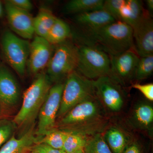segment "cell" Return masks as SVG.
<instances>
[{"label": "cell", "instance_id": "6da1fadb", "mask_svg": "<svg viewBox=\"0 0 153 153\" xmlns=\"http://www.w3.org/2000/svg\"><path fill=\"white\" fill-rule=\"evenodd\" d=\"M109 124L107 113L95 95L72 108L60 119L56 127L90 137L102 133Z\"/></svg>", "mask_w": 153, "mask_h": 153}, {"label": "cell", "instance_id": "7a4b0ae2", "mask_svg": "<svg viewBox=\"0 0 153 153\" xmlns=\"http://www.w3.org/2000/svg\"><path fill=\"white\" fill-rule=\"evenodd\" d=\"M109 56L119 55L134 49L133 30L130 26L121 21H115L86 36Z\"/></svg>", "mask_w": 153, "mask_h": 153}, {"label": "cell", "instance_id": "3957f363", "mask_svg": "<svg viewBox=\"0 0 153 153\" xmlns=\"http://www.w3.org/2000/svg\"><path fill=\"white\" fill-rule=\"evenodd\" d=\"M52 84L46 73L36 75L33 83L24 93L22 106L13 120L17 127L33 123L38 117Z\"/></svg>", "mask_w": 153, "mask_h": 153}, {"label": "cell", "instance_id": "277c9868", "mask_svg": "<svg viewBox=\"0 0 153 153\" xmlns=\"http://www.w3.org/2000/svg\"><path fill=\"white\" fill-rule=\"evenodd\" d=\"M88 42L89 43L77 46L78 63L76 71L91 80L109 75V55L95 44Z\"/></svg>", "mask_w": 153, "mask_h": 153}, {"label": "cell", "instance_id": "5b68a950", "mask_svg": "<svg viewBox=\"0 0 153 153\" xmlns=\"http://www.w3.org/2000/svg\"><path fill=\"white\" fill-rule=\"evenodd\" d=\"M56 46L46 73L51 82L55 83L63 82L76 70L78 63L77 46L68 40Z\"/></svg>", "mask_w": 153, "mask_h": 153}, {"label": "cell", "instance_id": "8992f818", "mask_svg": "<svg viewBox=\"0 0 153 153\" xmlns=\"http://www.w3.org/2000/svg\"><path fill=\"white\" fill-rule=\"evenodd\" d=\"M95 95L93 80L88 79L76 70L71 72L64 82L57 119H60L76 105Z\"/></svg>", "mask_w": 153, "mask_h": 153}, {"label": "cell", "instance_id": "52a82bcc", "mask_svg": "<svg viewBox=\"0 0 153 153\" xmlns=\"http://www.w3.org/2000/svg\"><path fill=\"white\" fill-rule=\"evenodd\" d=\"M1 44L7 63L19 76H24L30 55V42L6 30L2 35Z\"/></svg>", "mask_w": 153, "mask_h": 153}, {"label": "cell", "instance_id": "ba28073f", "mask_svg": "<svg viewBox=\"0 0 153 153\" xmlns=\"http://www.w3.org/2000/svg\"><path fill=\"white\" fill-rule=\"evenodd\" d=\"M93 82L96 96L107 114L120 113L126 102L124 87L108 75L101 76Z\"/></svg>", "mask_w": 153, "mask_h": 153}, {"label": "cell", "instance_id": "9c48e42d", "mask_svg": "<svg viewBox=\"0 0 153 153\" xmlns=\"http://www.w3.org/2000/svg\"><path fill=\"white\" fill-rule=\"evenodd\" d=\"M63 87L64 82H61L55 83L50 88L38 113V126L35 131L37 136L43 137L56 128Z\"/></svg>", "mask_w": 153, "mask_h": 153}, {"label": "cell", "instance_id": "30bf717a", "mask_svg": "<svg viewBox=\"0 0 153 153\" xmlns=\"http://www.w3.org/2000/svg\"><path fill=\"white\" fill-rule=\"evenodd\" d=\"M109 57L110 70L108 76L123 87L131 83L140 58L135 50L131 49L120 55Z\"/></svg>", "mask_w": 153, "mask_h": 153}, {"label": "cell", "instance_id": "8fae6325", "mask_svg": "<svg viewBox=\"0 0 153 153\" xmlns=\"http://www.w3.org/2000/svg\"><path fill=\"white\" fill-rule=\"evenodd\" d=\"M126 123L129 128L152 138L153 134V106L151 102L139 101L130 110Z\"/></svg>", "mask_w": 153, "mask_h": 153}, {"label": "cell", "instance_id": "7c38bea8", "mask_svg": "<svg viewBox=\"0 0 153 153\" xmlns=\"http://www.w3.org/2000/svg\"><path fill=\"white\" fill-rule=\"evenodd\" d=\"M53 45L45 38L36 36L30 43L27 69L32 75H37L47 67L53 54Z\"/></svg>", "mask_w": 153, "mask_h": 153}, {"label": "cell", "instance_id": "4fadbf2b", "mask_svg": "<svg viewBox=\"0 0 153 153\" xmlns=\"http://www.w3.org/2000/svg\"><path fill=\"white\" fill-rule=\"evenodd\" d=\"M5 10L11 30L20 38L29 40L33 38L34 32L33 19L30 13L14 7L6 1Z\"/></svg>", "mask_w": 153, "mask_h": 153}, {"label": "cell", "instance_id": "5bb4252c", "mask_svg": "<svg viewBox=\"0 0 153 153\" xmlns=\"http://www.w3.org/2000/svg\"><path fill=\"white\" fill-rule=\"evenodd\" d=\"M133 28L136 52L140 57L153 55V22L148 12Z\"/></svg>", "mask_w": 153, "mask_h": 153}, {"label": "cell", "instance_id": "9a60e30c", "mask_svg": "<svg viewBox=\"0 0 153 153\" xmlns=\"http://www.w3.org/2000/svg\"><path fill=\"white\" fill-rule=\"evenodd\" d=\"M20 97L17 79L7 67L0 66V104L4 107H13L17 104Z\"/></svg>", "mask_w": 153, "mask_h": 153}, {"label": "cell", "instance_id": "2e32d148", "mask_svg": "<svg viewBox=\"0 0 153 153\" xmlns=\"http://www.w3.org/2000/svg\"><path fill=\"white\" fill-rule=\"evenodd\" d=\"M75 20L86 32V36L116 21L110 14L102 9L77 14Z\"/></svg>", "mask_w": 153, "mask_h": 153}, {"label": "cell", "instance_id": "e0dca14e", "mask_svg": "<svg viewBox=\"0 0 153 153\" xmlns=\"http://www.w3.org/2000/svg\"><path fill=\"white\" fill-rule=\"evenodd\" d=\"M102 134L112 153H122L133 135L130 131L117 124H109Z\"/></svg>", "mask_w": 153, "mask_h": 153}, {"label": "cell", "instance_id": "ac0fdd59", "mask_svg": "<svg viewBox=\"0 0 153 153\" xmlns=\"http://www.w3.org/2000/svg\"><path fill=\"white\" fill-rule=\"evenodd\" d=\"M34 126L21 137L13 136L0 149V153H29L37 142Z\"/></svg>", "mask_w": 153, "mask_h": 153}, {"label": "cell", "instance_id": "d6986e66", "mask_svg": "<svg viewBox=\"0 0 153 153\" xmlns=\"http://www.w3.org/2000/svg\"><path fill=\"white\" fill-rule=\"evenodd\" d=\"M145 13L143 2L139 0H126L121 9L118 20L133 27Z\"/></svg>", "mask_w": 153, "mask_h": 153}, {"label": "cell", "instance_id": "ffe728a7", "mask_svg": "<svg viewBox=\"0 0 153 153\" xmlns=\"http://www.w3.org/2000/svg\"><path fill=\"white\" fill-rule=\"evenodd\" d=\"M57 18L49 9H41L33 19L35 33L37 36L46 39Z\"/></svg>", "mask_w": 153, "mask_h": 153}, {"label": "cell", "instance_id": "44dd1931", "mask_svg": "<svg viewBox=\"0 0 153 153\" xmlns=\"http://www.w3.org/2000/svg\"><path fill=\"white\" fill-rule=\"evenodd\" d=\"M103 0H71L64 7L65 13L79 14L102 9Z\"/></svg>", "mask_w": 153, "mask_h": 153}, {"label": "cell", "instance_id": "7402d4cb", "mask_svg": "<svg viewBox=\"0 0 153 153\" xmlns=\"http://www.w3.org/2000/svg\"><path fill=\"white\" fill-rule=\"evenodd\" d=\"M71 34V29L68 24L57 18L46 39L53 46H56L67 40Z\"/></svg>", "mask_w": 153, "mask_h": 153}, {"label": "cell", "instance_id": "603a6c76", "mask_svg": "<svg viewBox=\"0 0 153 153\" xmlns=\"http://www.w3.org/2000/svg\"><path fill=\"white\" fill-rule=\"evenodd\" d=\"M68 134L67 131L55 128L38 139L36 143H43L55 149H62Z\"/></svg>", "mask_w": 153, "mask_h": 153}, {"label": "cell", "instance_id": "cb8c5ba5", "mask_svg": "<svg viewBox=\"0 0 153 153\" xmlns=\"http://www.w3.org/2000/svg\"><path fill=\"white\" fill-rule=\"evenodd\" d=\"M67 131L68 134L64 141L62 150L68 153L83 149L89 137L78 132Z\"/></svg>", "mask_w": 153, "mask_h": 153}, {"label": "cell", "instance_id": "d4e9b609", "mask_svg": "<svg viewBox=\"0 0 153 153\" xmlns=\"http://www.w3.org/2000/svg\"><path fill=\"white\" fill-rule=\"evenodd\" d=\"M83 151L84 153H112L105 143L102 133L88 137Z\"/></svg>", "mask_w": 153, "mask_h": 153}, {"label": "cell", "instance_id": "484cf974", "mask_svg": "<svg viewBox=\"0 0 153 153\" xmlns=\"http://www.w3.org/2000/svg\"><path fill=\"white\" fill-rule=\"evenodd\" d=\"M153 55L140 57L135 71L134 80L141 81L147 79L152 74Z\"/></svg>", "mask_w": 153, "mask_h": 153}, {"label": "cell", "instance_id": "4316f807", "mask_svg": "<svg viewBox=\"0 0 153 153\" xmlns=\"http://www.w3.org/2000/svg\"><path fill=\"white\" fill-rule=\"evenodd\" d=\"M17 127L13 120L0 119V149L15 135Z\"/></svg>", "mask_w": 153, "mask_h": 153}, {"label": "cell", "instance_id": "83f0119b", "mask_svg": "<svg viewBox=\"0 0 153 153\" xmlns=\"http://www.w3.org/2000/svg\"><path fill=\"white\" fill-rule=\"evenodd\" d=\"M126 0H105L102 9L110 14L116 21L118 20L120 12Z\"/></svg>", "mask_w": 153, "mask_h": 153}, {"label": "cell", "instance_id": "f1b7e54d", "mask_svg": "<svg viewBox=\"0 0 153 153\" xmlns=\"http://www.w3.org/2000/svg\"><path fill=\"white\" fill-rule=\"evenodd\" d=\"M122 153H145L144 146L140 139L133 135Z\"/></svg>", "mask_w": 153, "mask_h": 153}, {"label": "cell", "instance_id": "f546056e", "mask_svg": "<svg viewBox=\"0 0 153 153\" xmlns=\"http://www.w3.org/2000/svg\"><path fill=\"white\" fill-rule=\"evenodd\" d=\"M131 87L140 91L148 101L153 102V83L142 84L138 82H136L132 84Z\"/></svg>", "mask_w": 153, "mask_h": 153}, {"label": "cell", "instance_id": "4dcf8cb0", "mask_svg": "<svg viewBox=\"0 0 153 153\" xmlns=\"http://www.w3.org/2000/svg\"><path fill=\"white\" fill-rule=\"evenodd\" d=\"M31 150L38 153H66L62 149H55L43 143H38L33 146Z\"/></svg>", "mask_w": 153, "mask_h": 153}, {"label": "cell", "instance_id": "1f68e13d", "mask_svg": "<svg viewBox=\"0 0 153 153\" xmlns=\"http://www.w3.org/2000/svg\"><path fill=\"white\" fill-rule=\"evenodd\" d=\"M10 4L17 8L30 13L33 9V3L29 0H9Z\"/></svg>", "mask_w": 153, "mask_h": 153}, {"label": "cell", "instance_id": "d6a6232c", "mask_svg": "<svg viewBox=\"0 0 153 153\" xmlns=\"http://www.w3.org/2000/svg\"><path fill=\"white\" fill-rule=\"evenodd\" d=\"M148 13L152 16L153 13V0H147L146 1Z\"/></svg>", "mask_w": 153, "mask_h": 153}, {"label": "cell", "instance_id": "836d02e7", "mask_svg": "<svg viewBox=\"0 0 153 153\" xmlns=\"http://www.w3.org/2000/svg\"><path fill=\"white\" fill-rule=\"evenodd\" d=\"M3 14H4V7L2 3L0 1V19H1L3 17Z\"/></svg>", "mask_w": 153, "mask_h": 153}, {"label": "cell", "instance_id": "e575fe53", "mask_svg": "<svg viewBox=\"0 0 153 153\" xmlns=\"http://www.w3.org/2000/svg\"><path fill=\"white\" fill-rule=\"evenodd\" d=\"M68 153H84L83 149L75 151V152H71Z\"/></svg>", "mask_w": 153, "mask_h": 153}, {"label": "cell", "instance_id": "d590c367", "mask_svg": "<svg viewBox=\"0 0 153 153\" xmlns=\"http://www.w3.org/2000/svg\"><path fill=\"white\" fill-rule=\"evenodd\" d=\"M29 153H38L37 152H34V151L31 150L30 151V152H29Z\"/></svg>", "mask_w": 153, "mask_h": 153}]
</instances>
